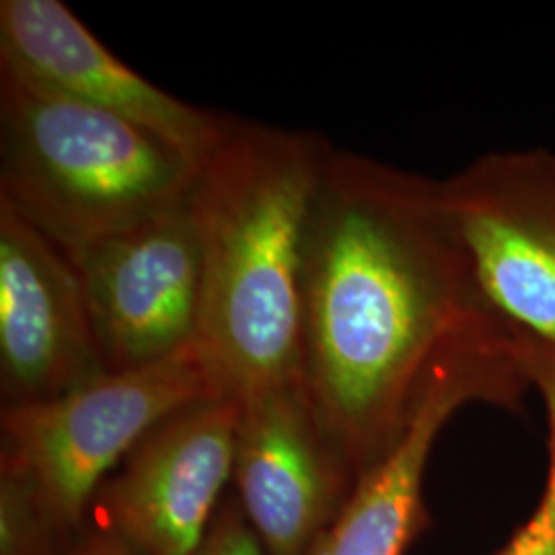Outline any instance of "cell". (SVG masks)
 <instances>
[{"instance_id": "6da1fadb", "label": "cell", "mask_w": 555, "mask_h": 555, "mask_svg": "<svg viewBox=\"0 0 555 555\" xmlns=\"http://www.w3.org/2000/svg\"><path fill=\"white\" fill-rule=\"evenodd\" d=\"M488 315L440 181L332 149L305 249L300 375L354 476L393 447L438 352Z\"/></svg>"}, {"instance_id": "7a4b0ae2", "label": "cell", "mask_w": 555, "mask_h": 555, "mask_svg": "<svg viewBox=\"0 0 555 555\" xmlns=\"http://www.w3.org/2000/svg\"><path fill=\"white\" fill-rule=\"evenodd\" d=\"M330 151L313 132L235 118L198 169L190 196L204 266L198 344L237 401L302 378L300 282Z\"/></svg>"}, {"instance_id": "3957f363", "label": "cell", "mask_w": 555, "mask_h": 555, "mask_svg": "<svg viewBox=\"0 0 555 555\" xmlns=\"http://www.w3.org/2000/svg\"><path fill=\"white\" fill-rule=\"evenodd\" d=\"M196 179L155 132L0 66V202L66 258L183 204Z\"/></svg>"}, {"instance_id": "277c9868", "label": "cell", "mask_w": 555, "mask_h": 555, "mask_svg": "<svg viewBox=\"0 0 555 555\" xmlns=\"http://www.w3.org/2000/svg\"><path fill=\"white\" fill-rule=\"evenodd\" d=\"M224 396L198 339L173 357L105 371L46 401L2 408V472L21 477L56 529L80 522L105 476L167 417Z\"/></svg>"}, {"instance_id": "5b68a950", "label": "cell", "mask_w": 555, "mask_h": 555, "mask_svg": "<svg viewBox=\"0 0 555 555\" xmlns=\"http://www.w3.org/2000/svg\"><path fill=\"white\" fill-rule=\"evenodd\" d=\"M440 198L481 307L555 412V153H488L440 179Z\"/></svg>"}, {"instance_id": "8992f818", "label": "cell", "mask_w": 555, "mask_h": 555, "mask_svg": "<svg viewBox=\"0 0 555 555\" xmlns=\"http://www.w3.org/2000/svg\"><path fill=\"white\" fill-rule=\"evenodd\" d=\"M531 387L513 336L492 319L472 323L438 352L393 447L357 477L336 520L307 555L405 554L428 520L424 474L449 417L474 401L518 408Z\"/></svg>"}, {"instance_id": "52a82bcc", "label": "cell", "mask_w": 555, "mask_h": 555, "mask_svg": "<svg viewBox=\"0 0 555 555\" xmlns=\"http://www.w3.org/2000/svg\"><path fill=\"white\" fill-rule=\"evenodd\" d=\"M68 259L107 371L173 357L198 339L204 266L190 198Z\"/></svg>"}, {"instance_id": "ba28073f", "label": "cell", "mask_w": 555, "mask_h": 555, "mask_svg": "<svg viewBox=\"0 0 555 555\" xmlns=\"http://www.w3.org/2000/svg\"><path fill=\"white\" fill-rule=\"evenodd\" d=\"M241 405L210 397L167 417L101 488L105 529L142 555H196L233 476Z\"/></svg>"}, {"instance_id": "9c48e42d", "label": "cell", "mask_w": 555, "mask_h": 555, "mask_svg": "<svg viewBox=\"0 0 555 555\" xmlns=\"http://www.w3.org/2000/svg\"><path fill=\"white\" fill-rule=\"evenodd\" d=\"M233 476L268 555H307L357 476L323 428L302 378L238 401Z\"/></svg>"}, {"instance_id": "30bf717a", "label": "cell", "mask_w": 555, "mask_h": 555, "mask_svg": "<svg viewBox=\"0 0 555 555\" xmlns=\"http://www.w3.org/2000/svg\"><path fill=\"white\" fill-rule=\"evenodd\" d=\"M0 66L139 124L173 144L198 169L235 121L144 79L62 0L0 2Z\"/></svg>"}, {"instance_id": "8fae6325", "label": "cell", "mask_w": 555, "mask_h": 555, "mask_svg": "<svg viewBox=\"0 0 555 555\" xmlns=\"http://www.w3.org/2000/svg\"><path fill=\"white\" fill-rule=\"evenodd\" d=\"M105 371L73 261L7 202H0L4 405L62 396Z\"/></svg>"}, {"instance_id": "7c38bea8", "label": "cell", "mask_w": 555, "mask_h": 555, "mask_svg": "<svg viewBox=\"0 0 555 555\" xmlns=\"http://www.w3.org/2000/svg\"><path fill=\"white\" fill-rule=\"evenodd\" d=\"M56 525L34 490L9 472L0 477V555H52Z\"/></svg>"}, {"instance_id": "4fadbf2b", "label": "cell", "mask_w": 555, "mask_h": 555, "mask_svg": "<svg viewBox=\"0 0 555 555\" xmlns=\"http://www.w3.org/2000/svg\"><path fill=\"white\" fill-rule=\"evenodd\" d=\"M498 555H555V479L547 477L535 513Z\"/></svg>"}, {"instance_id": "5bb4252c", "label": "cell", "mask_w": 555, "mask_h": 555, "mask_svg": "<svg viewBox=\"0 0 555 555\" xmlns=\"http://www.w3.org/2000/svg\"><path fill=\"white\" fill-rule=\"evenodd\" d=\"M196 555H268L245 515L231 506L215 518Z\"/></svg>"}, {"instance_id": "9a60e30c", "label": "cell", "mask_w": 555, "mask_h": 555, "mask_svg": "<svg viewBox=\"0 0 555 555\" xmlns=\"http://www.w3.org/2000/svg\"><path fill=\"white\" fill-rule=\"evenodd\" d=\"M70 555H142L121 537L103 529L100 533L87 537L80 541L77 550Z\"/></svg>"}]
</instances>
